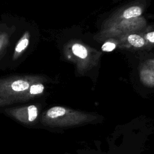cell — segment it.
<instances>
[{"instance_id": "cell-9", "label": "cell", "mask_w": 154, "mask_h": 154, "mask_svg": "<svg viewBox=\"0 0 154 154\" xmlns=\"http://www.w3.org/2000/svg\"><path fill=\"white\" fill-rule=\"evenodd\" d=\"M146 37L149 42L154 43V31L147 33L146 35Z\"/></svg>"}, {"instance_id": "cell-6", "label": "cell", "mask_w": 154, "mask_h": 154, "mask_svg": "<svg viewBox=\"0 0 154 154\" xmlns=\"http://www.w3.org/2000/svg\"><path fill=\"white\" fill-rule=\"evenodd\" d=\"M72 48L73 53L79 58H85L87 56V51L86 48L82 45L76 43L73 45Z\"/></svg>"}, {"instance_id": "cell-2", "label": "cell", "mask_w": 154, "mask_h": 154, "mask_svg": "<svg viewBox=\"0 0 154 154\" xmlns=\"http://www.w3.org/2000/svg\"><path fill=\"white\" fill-rule=\"evenodd\" d=\"M5 111L18 122L28 125H32L36 122L40 112L38 106L34 104L8 108Z\"/></svg>"}, {"instance_id": "cell-7", "label": "cell", "mask_w": 154, "mask_h": 154, "mask_svg": "<svg viewBox=\"0 0 154 154\" xmlns=\"http://www.w3.org/2000/svg\"><path fill=\"white\" fill-rule=\"evenodd\" d=\"M128 42L130 44L135 47H142L144 44V39L137 34H131L128 38Z\"/></svg>"}, {"instance_id": "cell-1", "label": "cell", "mask_w": 154, "mask_h": 154, "mask_svg": "<svg viewBox=\"0 0 154 154\" xmlns=\"http://www.w3.org/2000/svg\"><path fill=\"white\" fill-rule=\"evenodd\" d=\"M41 75H17L0 79V107L25 102L44 92Z\"/></svg>"}, {"instance_id": "cell-4", "label": "cell", "mask_w": 154, "mask_h": 154, "mask_svg": "<svg viewBox=\"0 0 154 154\" xmlns=\"http://www.w3.org/2000/svg\"><path fill=\"white\" fill-rule=\"evenodd\" d=\"M10 33L0 30V57L4 54L10 41Z\"/></svg>"}, {"instance_id": "cell-5", "label": "cell", "mask_w": 154, "mask_h": 154, "mask_svg": "<svg viewBox=\"0 0 154 154\" xmlns=\"http://www.w3.org/2000/svg\"><path fill=\"white\" fill-rule=\"evenodd\" d=\"M142 13L141 8L137 6L131 7L123 12V17L126 19H129L140 16Z\"/></svg>"}, {"instance_id": "cell-10", "label": "cell", "mask_w": 154, "mask_h": 154, "mask_svg": "<svg viewBox=\"0 0 154 154\" xmlns=\"http://www.w3.org/2000/svg\"><path fill=\"white\" fill-rule=\"evenodd\" d=\"M88 154H99V153H94V152H91V153H89Z\"/></svg>"}, {"instance_id": "cell-8", "label": "cell", "mask_w": 154, "mask_h": 154, "mask_svg": "<svg viewBox=\"0 0 154 154\" xmlns=\"http://www.w3.org/2000/svg\"><path fill=\"white\" fill-rule=\"evenodd\" d=\"M115 48H116V45L114 43H111V42H106L102 46V51H106V52L112 51Z\"/></svg>"}, {"instance_id": "cell-3", "label": "cell", "mask_w": 154, "mask_h": 154, "mask_svg": "<svg viewBox=\"0 0 154 154\" xmlns=\"http://www.w3.org/2000/svg\"><path fill=\"white\" fill-rule=\"evenodd\" d=\"M30 36V32L29 31H25L20 38L14 48L12 56L13 60H16L19 58L26 50L29 44Z\"/></svg>"}]
</instances>
